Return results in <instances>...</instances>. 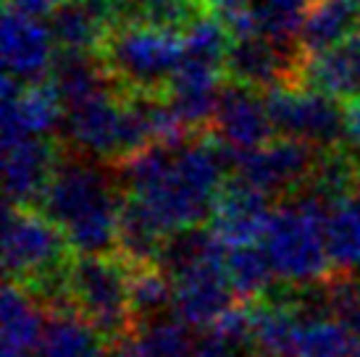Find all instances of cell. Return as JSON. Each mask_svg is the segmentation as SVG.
<instances>
[{
  "mask_svg": "<svg viewBox=\"0 0 360 357\" xmlns=\"http://www.w3.org/2000/svg\"><path fill=\"white\" fill-rule=\"evenodd\" d=\"M229 152L219 139L148 145L121 160V181L129 197L169 237L210 219L213 202L224 189Z\"/></svg>",
  "mask_w": 360,
  "mask_h": 357,
  "instance_id": "obj_1",
  "label": "cell"
},
{
  "mask_svg": "<svg viewBox=\"0 0 360 357\" xmlns=\"http://www.w3.org/2000/svg\"><path fill=\"white\" fill-rule=\"evenodd\" d=\"M121 202L108 174L84 158L58 160L40 195L42 213L77 255H108L119 242Z\"/></svg>",
  "mask_w": 360,
  "mask_h": 357,
  "instance_id": "obj_2",
  "label": "cell"
},
{
  "mask_svg": "<svg viewBox=\"0 0 360 357\" xmlns=\"http://www.w3.org/2000/svg\"><path fill=\"white\" fill-rule=\"evenodd\" d=\"M329 202L308 189L271 213L260 245L269 255L276 278L295 287H313L326 278L331 268L326 247V221Z\"/></svg>",
  "mask_w": 360,
  "mask_h": 357,
  "instance_id": "obj_3",
  "label": "cell"
},
{
  "mask_svg": "<svg viewBox=\"0 0 360 357\" xmlns=\"http://www.w3.org/2000/svg\"><path fill=\"white\" fill-rule=\"evenodd\" d=\"M63 134L71 148L90 158H116L153 145L150 124L142 100H119L113 92H101L90 100L66 105Z\"/></svg>",
  "mask_w": 360,
  "mask_h": 357,
  "instance_id": "obj_4",
  "label": "cell"
},
{
  "mask_svg": "<svg viewBox=\"0 0 360 357\" xmlns=\"http://www.w3.org/2000/svg\"><path fill=\"white\" fill-rule=\"evenodd\" d=\"M101 58L113 79L129 84L140 95H155L169 87L171 77L181 66L184 37L179 30L134 19L108 32Z\"/></svg>",
  "mask_w": 360,
  "mask_h": 357,
  "instance_id": "obj_5",
  "label": "cell"
},
{
  "mask_svg": "<svg viewBox=\"0 0 360 357\" xmlns=\"http://www.w3.org/2000/svg\"><path fill=\"white\" fill-rule=\"evenodd\" d=\"M74 310L87 318L108 342L131 334L134 310L129 299V271L108 255H77L66 271Z\"/></svg>",
  "mask_w": 360,
  "mask_h": 357,
  "instance_id": "obj_6",
  "label": "cell"
},
{
  "mask_svg": "<svg viewBox=\"0 0 360 357\" xmlns=\"http://www.w3.org/2000/svg\"><path fill=\"white\" fill-rule=\"evenodd\" d=\"M66 234L42 210L8 205L3 219V268L11 281L37 287L66 268Z\"/></svg>",
  "mask_w": 360,
  "mask_h": 357,
  "instance_id": "obj_7",
  "label": "cell"
},
{
  "mask_svg": "<svg viewBox=\"0 0 360 357\" xmlns=\"http://www.w3.org/2000/svg\"><path fill=\"white\" fill-rule=\"evenodd\" d=\"M263 98L276 134L302 139L323 150L345 139V110L329 92H321L302 82H279L263 89Z\"/></svg>",
  "mask_w": 360,
  "mask_h": 357,
  "instance_id": "obj_8",
  "label": "cell"
},
{
  "mask_svg": "<svg viewBox=\"0 0 360 357\" xmlns=\"http://www.w3.org/2000/svg\"><path fill=\"white\" fill-rule=\"evenodd\" d=\"M316 148L295 137L279 134L266 145L234 155L231 163L237 169V178L252 184L266 195H279L290 189L305 187L316 169Z\"/></svg>",
  "mask_w": 360,
  "mask_h": 357,
  "instance_id": "obj_9",
  "label": "cell"
},
{
  "mask_svg": "<svg viewBox=\"0 0 360 357\" xmlns=\"http://www.w3.org/2000/svg\"><path fill=\"white\" fill-rule=\"evenodd\" d=\"M66 103L53 82H24L3 77L0 84V126L3 145L27 137H51L63 126Z\"/></svg>",
  "mask_w": 360,
  "mask_h": 357,
  "instance_id": "obj_10",
  "label": "cell"
},
{
  "mask_svg": "<svg viewBox=\"0 0 360 357\" xmlns=\"http://www.w3.org/2000/svg\"><path fill=\"white\" fill-rule=\"evenodd\" d=\"M210 126L216 131V139L229 152V158L266 145L276 134V126L266 108V98L258 95L255 87L234 79L221 87Z\"/></svg>",
  "mask_w": 360,
  "mask_h": 357,
  "instance_id": "obj_11",
  "label": "cell"
},
{
  "mask_svg": "<svg viewBox=\"0 0 360 357\" xmlns=\"http://www.w3.org/2000/svg\"><path fill=\"white\" fill-rule=\"evenodd\" d=\"M174 278V313L190 328H208L229 308H234V289L226 276V252L202 260Z\"/></svg>",
  "mask_w": 360,
  "mask_h": 357,
  "instance_id": "obj_12",
  "label": "cell"
},
{
  "mask_svg": "<svg viewBox=\"0 0 360 357\" xmlns=\"http://www.w3.org/2000/svg\"><path fill=\"white\" fill-rule=\"evenodd\" d=\"M269 195L252 184L234 178L226 181L210 210V231L226 249L260 245L271 221Z\"/></svg>",
  "mask_w": 360,
  "mask_h": 357,
  "instance_id": "obj_13",
  "label": "cell"
},
{
  "mask_svg": "<svg viewBox=\"0 0 360 357\" xmlns=\"http://www.w3.org/2000/svg\"><path fill=\"white\" fill-rule=\"evenodd\" d=\"M0 56H3V71L8 77L30 84V82H42L45 74H51L58 53L51 27H45L40 19H30L6 8Z\"/></svg>",
  "mask_w": 360,
  "mask_h": 357,
  "instance_id": "obj_14",
  "label": "cell"
},
{
  "mask_svg": "<svg viewBox=\"0 0 360 357\" xmlns=\"http://www.w3.org/2000/svg\"><path fill=\"white\" fill-rule=\"evenodd\" d=\"M224 69L240 84L269 89L279 82H292L300 66L295 63L292 45H281L266 34H252V37H237L231 42Z\"/></svg>",
  "mask_w": 360,
  "mask_h": 357,
  "instance_id": "obj_15",
  "label": "cell"
},
{
  "mask_svg": "<svg viewBox=\"0 0 360 357\" xmlns=\"http://www.w3.org/2000/svg\"><path fill=\"white\" fill-rule=\"evenodd\" d=\"M56 148L45 137H27L3 145V189L8 205H30L40 200L53 169Z\"/></svg>",
  "mask_w": 360,
  "mask_h": 357,
  "instance_id": "obj_16",
  "label": "cell"
},
{
  "mask_svg": "<svg viewBox=\"0 0 360 357\" xmlns=\"http://www.w3.org/2000/svg\"><path fill=\"white\" fill-rule=\"evenodd\" d=\"M221 87L224 84H221L219 66L184 58L163 92L174 110L181 116V121L190 129H200L205 124H213Z\"/></svg>",
  "mask_w": 360,
  "mask_h": 357,
  "instance_id": "obj_17",
  "label": "cell"
},
{
  "mask_svg": "<svg viewBox=\"0 0 360 357\" xmlns=\"http://www.w3.org/2000/svg\"><path fill=\"white\" fill-rule=\"evenodd\" d=\"M300 82L334 98H355L360 92V32L355 30L329 50L308 53L300 63Z\"/></svg>",
  "mask_w": 360,
  "mask_h": 357,
  "instance_id": "obj_18",
  "label": "cell"
},
{
  "mask_svg": "<svg viewBox=\"0 0 360 357\" xmlns=\"http://www.w3.org/2000/svg\"><path fill=\"white\" fill-rule=\"evenodd\" d=\"M34 357H110L105 337L74 308L51 310Z\"/></svg>",
  "mask_w": 360,
  "mask_h": 357,
  "instance_id": "obj_19",
  "label": "cell"
},
{
  "mask_svg": "<svg viewBox=\"0 0 360 357\" xmlns=\"http://www.w3.org/2000/svg\"><path fill=\"white\" fill-rule=\"evenodd\" d=\"M0 337L6 352H21L32 355L37 349V342L45 328V318L37 294L19 281H8L0 297Z\"/></svg>",
  "mask_w": 360,
  "mask_h": 357,
  "instance_id": "obj_20",
  "label": "cell"
},
{
  "mask_svg": "<svg viewBox=\"0 0 360 357\" xmlns=\"http://www.w3.org/2000/svg\"><path fill=\"white\" fill-rule=\"evenodd\" d=\"M110 357H195V339L184 320L160 316L113 342Z\"/></svg>",
  "mask_w": 360,
  "mask_h": 357,
  "instance_id": "obj_21",
  "label": "cell"
},
{
  "mask_svg": "<svg viewBox=\"0 0 360 357\" xmlns=\"http://www.w3.org/2000/svg\"><path fill=\"white\" fill-rule=\"evenodd\" d=\"M358 16L355 0H313L297 34L302 53H321L347 40L355 32Z\"/></svg>",
  "mask_w": 360,
  "mask_h": 357,
  "instance_id": "obj_22",
  "label": "cell"
},
{
  "mask_svg": "<svg viewBox=\"0 0 360 357\" xmlns=\"http://www.w3.org/2000/svg\"><path fill=\"white\" fill-rule=\"evenodd\" d=\"M326 247L331 266L340 273L360 271V192H347L337 197L326 210L323 221Z\"/></svg>",
  "mask_w": 360,
  "mask_h": 357,
  "instance_id": "obj_23",
  "label": "cell"
},
{
  "mask_svg": "<svg viewBox=\"0 0 360 357\" xmlns=\"http://www.w3.org/2000/svg\"><path fill=\"white\" fill-rule=\"evenodd\" d=\"M300 323L297 302L250 305V337L258 357H295V334Z\"/></svg>",
  "mask_w": 360,
  "mask_h": 357,
  "instance_id": "obj_24",
  "label": "cell"
},
{
  "mask_svg": "<svg viewBox=\"0 0 360 357\" xmlns=\"http://www.w3.org/2000/svg\"><path fill=\"white\" fill-rule=\"evenodd\" d=\"M358 342V334H352L334 316L310 313L300 308V323L295 334V357H352Z\"/></svg>",
  "mask_w": 360,
  "mask_h": 357,
  "instance_id": "obj_25",
  "label": "cell"
},
{
  "mask_svg": "<svg viewBox=\"0 0 360 357\" xmlns=\"http://www.w3.org/2000/svg\"><path fill=\"white\" fill-rule=\"evenodd\" d=\"M108 77L110 71L105 69V63H98L92 53H71V50H60L51 71V82L66 105L108 92Z\"/></svg>",
  "mask_w": 360,
  "mask_h": 357,
  "instance_id": "obj_26",
  "label": "cell"
},
{
  "mask_svg": "<svg viewBox=\"0 0 360 357\" xmlns=\"http://www.w3.org/2000/svg\"><path fill=\"white\" fill-rule=\"evenodd\" d=\"M166 234L160 231L153 219L134 202L131 197H124L121 202V221H119V249L121 260L127 266H155L163 247Z\"/></svg>",
  "mask_w": 360,
  "mask_h": 357,
  "instance_id": "obj_27",
  "label": "cell"
},
{
  "mask_svg": "<svg viewBox=\"0 0 360 357\" xmlns=\"http://www.w3.org/2000/svg\"><path fill=\"white\" fill-rule=\"evenodd\" d=\"M48 27L58 50H71V53H95L108 37V27L92 13L84 0H66L51 16Z\"/></svg>",
  "mask_w": 360,
  "mask_h": 357,
  "instance_id": "obj_28",
  "label": "cell"
},
{
  "mask_svg": "<svg viewBox=\"0 0 360 357\" xmlns=\"http://www.w3.org/2000/svg\"><path fill=\"white\" fill-rule=\"evenodd\" d=\"M195 357H258L250 337V305L229 308L195 339Z\"/></svg>",
  "mask_w": 360,
  "mask_h": 357,
  "instance_id": "obj_29",
  "label": "cell"
},
{
  "mask_svg": "<svg viewBox=\"0 0 360 357\" xmlns=\"http://www.w3.org/2000/svg\"><path fill=\"white\" fill-rule=\"evenodd\" d=\"M226 276L234 294L245 302H252L269 292L276 273L263 245H248L226 249Z\"/></svg>",
  "mask_w": 360,
  "mask_h": 357,
  "instance_id": "obj_30",
  "label": "cell"
},
{
  "mask_svg": "<svg viewBox=\"0 0 360 357\" xmlns=\"http://www.w3.org/2000/svg\"><path fill=\"white\" fill-rule=\"evenodd\" d=\"M129 299L137 320H153L174 308V278L160 266H134L129 271Z\"/></svg>",
  "mask_w": 360,
  "mask_h": 357,
  "instance_id": "obj_31",
  "label": "cell"
},
{
  "mask_svg": "<svg viewBox=\"0 0 360 357\" xmlns=\"http://www.w3.org/2000/svg\"><path fill=\"white\" fill-rule=\"evenodd\" d=\"M181 37H184V58L210 63V66H219V69H224L226 53H229L231 42H234L224 19L210 13V11H205L195 21H190L184 27Z\"/></svg>",
  "mask_w": 360,
  "mask_h": 357,
  "instance_id": "obj_32",
  "label": "cell"
},
{
  "mask_svg": "<svg viewBox=\"0 0 360 357\" xmlns=\"http://www.w3.org/2000/svg\"><path fill=\"white\" fill-rule=\"evenodd\" d=\"M355 181H358V163L342 152L337 148H329L319 160H316V169L310 174V178L305 181V189L319 195L326 202H334L337 197L355 192Z\"/></svg>",
  "mask_w": 360,
  "mask_h": 357,
  "instance_id": "obj_33",
  "label": "cell"
},
{
  "mask_svg": "<svg viewBox=\"0 0 360 357\" xmlns=\"http://www.w3.org/2000/svg\"><path fill=\"white\" fill-rule=\"evenodd\" d=\"M310 6L313 0H252L260 34L281 45H292V40H297Z\"/></svg>",
  "mask_w": 360,
  "mask_h": 357,
  "instance_id": "obj_34",
  "label": "cell"
},
{
  "mask_svg": "<svg viewBox=\"0 0 360 357\" xmlns=\"http://www.w3.org/2000/svg\"><path fill=\"white\" fill-rule=\"evenodd\" d=\"M321 292V308L334 316L360 337V281L352 273H342L340 278L326 281Z\"/></svg>",
  "mask_w": 360,
  "mask_h": 357,
  "instance_id": "obj_35",
  "label": "cell"
},
{
  "mask_svg": "<svg viewBox=\"0 0 360 357\" xmlns=\"http://www.w3.org/2000/svg\"><path fill=\"white\" fill-rule=\"evenodd\" d=\"M205 13L202 0H134V19L166 30H184Z\"/></svg>",
  "mask_w": 360,
  "mask_h": 357,
  "instance_id": "obj_36",
  "label": "cell"
},
{
  "mask_svg": "<svg viewBox=\"0 0 360 357\" xmlns=\"http://www.w3.org/2000/svg\"><path fill=\"white\" fill-rule=\"evenodd\" d=\"M63 3H66V0H6V8L16 11L21 16L42 21V19H51Z\"/></svg>",
  "mask_w": 360,
  "mask_h": 357,
  "instance_id": "obj_37",
  "label": "cell"
},
{
  "mask_svg": "<svg viewBox=\"0 0 360 357\" xmlns=\"http://www.w3.org/2000/svg\"><path fill=\"white\" fill-rule=\"evenodd\" d=\"M345 139L355 150H360V92L350 98L347 108H345Z\"/></svg>",
  "mask_w": 360,
  "mask_h": 357,
  "instance_id": "obj_38",
  "label": "cell"
},
{
  "mask_svg": "<svg viewBox=\"0 0 360 357\" xmlns=\"http://www.w3.org/2000/svg\"><path fill=\"white\" fill-rule=\"evenodd\" d=\"M352 357H360V342H358V347H355V352H352Z\"/></svg>",
  "mask_w": 360,
  "mask_h": 357,
  "instance_id": "obj_39",
  "label": "cell"
},
{
  "mask_svg": "<svg viewBox=\"0 0 360 357\" xmlns=\"http://www.w3.org/2000/svg\"><path fill=\"white\" fill-rule=\"evenodd\" d=\"M358 13H360V0H358Z\"/></svg>",
  "mask_w": 360,
  "mask_h": 357,
  "instance_id": "obj_40",
  "label": "cell"
},
{
  "mask_svg": "<svg viewBox=\"0 0 360 357\" xmlns=\"http://www.w3.org/2000/svg\"><path fill=\"white\" fill-rule=\"evenodd\" d=\"M355 3H358V0H355Z\"/></svg>",
  "mask_w": 360,
  "mask_h": 357,
  "instance_id": "obj_41",
  "label": "cell"
}]
</instances>
